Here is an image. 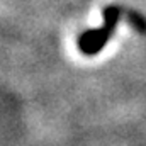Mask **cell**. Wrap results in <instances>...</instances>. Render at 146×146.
<instances>
[{"instance_id":"6da1fadb","label":"cell","mask_w":146,"mask_h":146,"mask_svg":"<svg viewBox=\"0 0 146 146\" xmlns=\"http://www.w3.org/2000/svg\"><path fill=\"white\" fill-rule=\"evenodd\" d=\"M129 9H124L121 5H109L104 10V26L94 31L83 33L78 39V48L83 54L94 56L102 51V48L109 42L112 33L117 29V24L122 15H127Z\"/></svg>"}]
</instances>
